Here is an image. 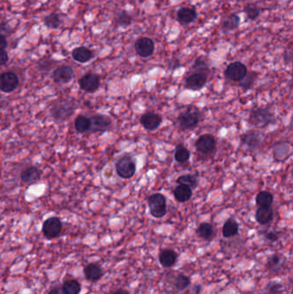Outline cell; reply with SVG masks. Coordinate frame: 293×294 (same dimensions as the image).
<instances>
[{"label": "cell", "mask_w": 293, "mask_h": 294, "mask_svg": "<svg viewBox=\"0 0 293 294\" xmlns=\"http://www.w3.org/2000/svg\"><path fill=\"white\" fill-rule=\"evenodd\" d=\"M282 288L283 287L279 283H271L266 287V294H279L282 292Z\"/></svg>", "instance_id": "obj_40"}, {"label": "cell", "mask_w": 293, "mask_h": 294, "mask_svg": "<svg viewBox=\"0 0 293 294\" xmlns=\"http://www.w3.org/2000/svg\"><path fill=\"white\" fill-rule=\"evenodd\" d=\"M177 258H178L177 253L170 248L163 249L159 253L160 264L165 268H169V267L174 266L175 263L177 262Z\"/></svg>", "instance_id": "obj_18"}, {"label": "cell", "mask_w": 293, "mask_h": 294, "mask_svg": "<svg viewBox=\"0 0 293 294\" xmlns=\"http://www.w3.org/2000/svg\"><path fill=\"white\" fill-rule=\"evenodd\" d=\"M80 88L84 92H93L99 88V77L94 73H87L79 80Z\"/></svg>", "instance_id": "obj_16"}, {"label": "cell", "mask_w": 293, "mask_h": 294, "mask_svg": "<svg viewBox=\"0 0 293 294\" xmlns=\"http://www.w3.org/2000/svg\"><path fill=\"white\" fill-rule=\"evenodd\" d=\"M244 12L247 15V18H249L250 20H255L260 14H261V10L258 6H256L255 4H247L245 7H244Z\"/></svg>", "instance_id": "obj_39"}, {"label": "cell", "mask_w": 293, "mask_h": 294, "mask_svg": "<svg viewBox=\"0 0 293 294\" xmlns=\"http://www.w3.org/2000/svg\"><path fill=\"white\" fill-rule=\"evenodd\" d=\"M195 149L200 154L208 156L213 154L217 148V142L215 138L211 134H202L195 141Z\"/></svg>", "instance_id": "obj_7"}, {"label": "cell", "mask_w": 293, "mask_h": 294, "mask_svg": "<svg viewBox=\"0 0 293 294\" xmlns=\"http://www.w3.org/2000/svg\"><path fill=\"white\" fill-rule=\"evenodd\" d=\"M241 140L244 145H246L247 148L249 149L255 150L259 149L260 147L262 145L263 137L261 133L255 132V131H250L241 136Z\"/></svg>", "instance_id": "obj_14"}, {"label": "cell", "mask_w": 293, "mask_h": 294, "mask_svg": "<svg viewBox=\"0 0 293 294\" xmlns=\"http://www.w3.org/2000/svg\"><path fill=\"white\" fill-rule=\"evenodd\" d=\"M240 24V16L236 13H231L230 15L225 16V19L222 21V30L225 33H228L230 31H234L236 28H238Z\"/></svg>", "instance_id": "obj_26"}, {"label": "cell", "mask_w": 293, "mask_h": 294, "mask_svg": "<svg viewBox=\"0 0 293 294\" xmlns=\"http://www.w3.org/2000/svg\"><path fill=\"white\" fill-rule=\"evenodd\" d=\"M74 125H75L76 130L78 133L84 134V133L90 132V129H91V120H90V117H87L85 115H78L75 119Z\"/></svg>", "instance_id": "obj_30"}, {"label": "cell", "mask_w": 293, "mask_h": 294, "mask_svg": "<svg viewBox=\"0 0 293 294\" xmlns=\"http://www.w3.org/2000/svg\"><path fill=\"white\" fill-rule=\"evenodd\" d=\"M274 213L271 206L259 207L255 213V219L262 226L269 224L274 219Z\"/></svg>", "instance_id": "obj_19"}, {"label": "cell", "mask_w": 293, "mask_h": 294, "mask_svg": "<svg viewBox=\"0 0 293 294\" xmlns=\"http://www.w3.org/2000/svg\"><path fill=\"white\" fill-rule=\"evenodd\" d=\"M283 263H284V258L280 255L274 254L268 258L266 268L269 269L272 273H278L280 267L283 266Z\"/></svg>", "instance_id": "obj_31"}, {"label": "cell", "mask_w": 293, "mask_h": 294, "mask_svg": "<svg viewBox=\"0 0 293 294\" xmlns=\"http://www.w3.org/2000/svg\"><path fill=\"white\" fill-rule=\"evenodd\" d=\"M73 60L79 63H86L90 62L93 58V53L91 49H89L86 46H78L73 50Z\"/></svg>", "instance_id": "obj_25"}, {"label": "cell", "mask_w": 293, "mask_h": 294, "mask_svg": "<svg viewBox=\"0 0 293 294\" xmlns=\"http://www.w3.org/2000/svg\"><path fill=\"white\" fill-rule=\"evenodd\" d=\"M176 183L179 184H184L190 187L193 190L194 188L198 187L199 177L197 175H192V174H186L179 176L176 179Z\"/></svg>", "instance_id": "obj_33"}, {"label": "cell", "mask_w": 293, "mask_h": 294, "mask_svg": "<svg viewBox=\"0 0 293 294\" xmlns=\"http://www.w3.org/2000/svg\"><path fill=\"white\" fill-rule=\"evenodd\" d=\"M247 73V66L240 62L231 63L225 72V77L234 82H240L246 76Z\"/></svg>", "instance_id": "obj_8"}, {"label": "cell", "mask_w": 293, "mask_h": 294, "mask_svg": "<svg viewBox=\"0 0 293 294\" xmlns=\"http://www.w3.org/2000/svg\"><path fill=\"white\" fill-rule=\"evenodd\" d=\"M134 49L140 57L148 58L154 53L155 44L151 38L141 37L134 43Z\"/></svg>", "instance_id": "obj_12"}, {"label": "cell", "mask_w": 293, "mask_h": 294, "mask_svg": "<svg viewBox=\"0 0 293 294\" xmlns=\"http://www.w3.org/2000/svg\"><path fill=\"white\" fill-rule=\"evenodd\" d=\"M141 125L148 131H154L159 127L163 123L161 115L154 112H146L139 119Z\"/></svg>", "instance_id": "obj_13"}, {"label": "cell", "mask_w": 293, "mask_h": 294, "mask_svg": "<svg viewBox=\"0 0 293 294\" xmlns=\"http://www.w3.org/2000/svg\"><path fill=\"white\" fill-rule=\"evenodd\" d=\"M194 290H195V294H199L200 290H201V287L200 286H196V287H194Z\"/></svg>", "instance_id": "obj_47"}, {"label": "cell", "mask_w": 293, "mask_h": 294, "mask_svg": "<svg viewBox=\"0 0 293 294\" xmlns=\"http://www.w3.org/2000/svg\"><path fill=\"white\" fill-rule=\"evenodd\" d=\"M191 153L183 144H178L175 150V160L180 164H184L190 158Z\"/></svg>", "instance_id": "obj_28"}, {"label": "cell", "mask_w": 293, "mask_h": 294, "mask_svg": "<svg viewBox=\"0 0 293 294\" xmlns=\"http://www.w3.org/2000/svg\"><path fill=\"white\" fill-rule=\"evenodd\" d=\"M275 122L273 111L269 108L258 107L253 108L247 119V123L252 126L262 129Z\"/></svg>", "instance_id": "obj_1"}, {"label": "cell", "mask_w": 293, "mask_h": 294, "mask_svg": "<svg viewBox=\"0 0 293 294\" xmlns=\"http://www.w3.org/2000/svg\"><path fill=\"white\" fill-rule=\"evenodd\" d=\"M197 17V12L192 8L183 7L177 12V20L182 24L193 23Z\"/></svg>", "instance_id": "obj_22"}, {"label": "cell", "mask_w": 293, "mask_h": 294, "mask_svg": "<svg viewBox=\"0 0 293 294\" xmlns=\"http://www.w3.org/2000/svg\"><path fill=\"white\" fill-rule=\"evenodd\" d=\"M84 276L92 282L98 281L103 275V269L98 264L90 263L85 266L84 269Z\"/></svg>", "instance_id": "obj_20"}, {"label": "cell", "mask_w": 293, "mask_h": 294, "mask_svg": "<svg viewBox=\"0 0 293 294\" xmlns=\"http://www.w3.org/2000/svg\"><path fill=\"white\" fill-rule=\"evenodd\" d=\"M292 154V147L287 143H278L277 145L274 146V157L275 160L283 161L286 160Z\"/></svg>", "instance_id": "obj_21"}, {"label": "cell", "mask_w": 293, "mask_h": 294, "mask_svg": "<svg viewBox=\"0 0 293 294\" xmlns=\"http://www.w3.org/2000/svg\"><path fill=\"white\" fill-rule=\"evenodd\" d=\"M61 231H62V223L60 220V218L56 217L47 218L42 226V233L44 237L47 239H53L57 237L61 234Z\"/></svg>", "instance_id": "obj_10"}, {"label": "cell", "mask_w": 293, "mask_h": 294, "mask_svg": "<svg viewBox=\"0 0 293 294\" xmlns=\"http://www.w3.org/2000/svg\"><path fill=\"white\" fill-rule=\"evenodd\" d=\"M8 46L7 39L4 35H0V50H4Z\"/></svg>", "instance_id": "obj_44"}, {"label": "cell", "mask_w": 293, "mask_h": 294, "mask_svg": "<svg viewBox=\"0 0 293 294\" xmlns=\"http://www.w3.org/2000/svg\"><path fill=\"white\" fill-rule=\"evenodd\" d=\"M73 69L69 65H62L53 71V81L58 84H66L73 79Z\"/></svg>", "instance_id": "obj_15"}, {"label": "cell", "mask_w": 293, "mask_h": 294, "mask_svg": "<svg viewBox=\"0 0 293 294\" xmlns=\"http://www.w3.org/2000/svg\"><path fill=\"white\" fill-rule=\"evenodd\" d=\"M61 290L63 294H79L81 285L77 279H69L63 284Z\"/></svg>", "instance_id": "obj_32"}, {"label": "cell", "mask_w": 293, "mask_h": 294, "mask_svg": "<svg viewBox=\"0 0 293 294\" xmlns=\"http://www.w3.org/2000/svg\"><path fill=\"white\" fill-rule=\"evenodd\" d=\"M255 202L259 207L271 206L274 202V195L268 191H261L255 197Z\"/></svg>", "instance_id": "obj_29"}, {"label": "cell", "mask_w": 293, "mask_h": 294, "mask_svg": "<svg viewBox=\"0 0 293 294\" xmlns=\"http://www.w3.org/2000/svg\"><path fill=\"white\" fill-rule=\"evenodd\" d=\"M196 233L199 237L206 241H211L214 236V229L213 225L210 223H201L196 231Z\"/></svg>", "instance_id": "obj_27"}, {"label": "cell", "mask_w": 293, "mask_h": 294, "mask_svg": "<svg viewBox=\"0 0 293 294\" xmlns=\"http://www.w3.org/2000/svg\"><path fill=\"white\" fill-rule=\"evenodd\" d=\"M238 232H239V224L234 218H228L225 222L222 228L223 237L225 238H231L236 236Z\"/></svg>", "instance_id": "obj_24"}, {"label": "cell", "mask_w": 293, "mask_h": 294, "mask_svg": "<svg viewBox=\"0 0 293 294\" xmlns=\"http://www.w3.org/2000/svg\"><path fill=\"white\" fill-rule=\"evenodd\" d=\"M113 294H130L129 292L125 289H119V290L115 291Z\"/></svg>", "instance_id": "obj_46"}, {"label": "cell", "mask_w": 293, "mask_h": 294, "mask_svg": "<svg viewBox=\"0 0 293 294\" xmlns=\"http://www.w3.org/2000/svg\"><path fill=\"white\" fill-rule=\"evenodd\" d=\"M19 84L18 77L12 72L0 74V91L5 93H10L15 91Z\"/></svg>", "instance_id": "obj_11"}, {"label": "cell", "mask_w": 293, "mask_h": 294, "mask_svg": "<svg viewBox=\"0 0 293 294\" xmlns=\"http://www.w3.org/2000/svg\"><path fill=\"white\" fill-rule=\"evenodd\" d=\"M209 76L210 74L208 73L193 72L185 78L184 87L194 92L200 91L205 87Z\"/></svg>", "instance_id": "obj_6"}, {"label": "cell", "mask_w": 293, "mask_h": 294, "mask_svg": "<svg viewBox=\"0 0 293 294\" xmlns=\"http://www.w3.org/2000/svg\"><path fill=\"white\" fill-rule=\"evenodd\" d=\"M200 119L201 113L198 108L190 106L178 115L177 122L183 130H193L198 126Z\"/></svg>", "instance_id": "obj_2"}, {"label": "cell", "mask_w": 293, "mask_h": 294, "mask_svg": "<svg viewBox=\"0 0 293 294\" xmlns=\"http://www.w3.org/2000/svg\"><path fill=\"white\" fill-rule=\"evenodd\" d=\"M75 105L72 100L63 99L59 101L51 108V115L55 121H65L73 115Z\"/></svg>", "instance_id": "obj_5"}, {"label": "cell", "mask_w": 293, "mask_h": 294, "mask_svg": "<svg viewBox=\"0 0 293 294\" xmlns=\"http://www.w3.org/2000/svg\"><path fill=\"white\" fill-rule=\"evenodd\" d=\"M173 193L175 200L182 203L188 201L193 195V190L184 184H179L177 187H175Z\"/></svg>", "instance_id": "obj_23"}, {"label": "cell", "mask_w": 293, "mask_h": 294, "mask_svg": "<svg viewBox=\"0 0 293 294\" xmlns=\"http://www.w3.org/2000/svg\"><path fill=\"white\" fill-rule=\"evenodd\" d=\"M9 61L7 52L5 50H0V66L4 65Z\"/></svg>", "instance_id": "obj_42"}, {"label": "cell", "mask_w": 293, "mask_h": 294, "mask_svg": "<svg viewBox=\"0 0 293 294\" xmlns=\"http://www.w3.org/2000/svg\"><path fill=\"white\" fill-rule=\"evenodd\" d=\"M190 279L186 275H183V274H179L177 275L174 279V282H173L174 287L179 291L185 290L186 288L190 286Z\"/></svg>", "instance_id": "obj_36"}, {"label": "cell", "mask_w": 293, "mask_h": 294, "mask_svg": "<svg viewBox=\"0 0 293 294\" xmlns=\"http://www.w3.org/2000/svg\"><path fill=\"white\" fill-rule=\"evenodd\" d=\"M256 77H257V73H254V72L247 73L246 76L244 77V78L240 81V86L244 89L251 88L253 84L255 83Z\"/></svg>", "instance_id": "obj_38"}, {"label": "cell", "mask_w": 293, "mask_h": 294, "mask_svg": "<svg viewBox=\"0 0 293 294\" xmlns=\"http://www.w3.org/2000/svg\"><path fill=\"white\" fill-rule=\"evenodd\" d=\"M92 133H104L109 130L112 126V120L105 115H95L90 117Z\"/></svg>", "instance_id": "obj_9"}, {"label": "cell", "mask_w": 293, "mask_h": 294, "mask_svg": "<svg viewBox=\"0 0 293 294\" xmlns=\"http://www.w3.org/2000/svg\"><path fill=\"white\" fill-rule=\"evenodd\" d=\"M43 23L48 29L55 30L60 27V25H61V17L58 13L53 12L49 15H46V17L43 19Z\"/></svg>", "instance_id": "obj_35"}, {"label": "cell", "mask_w": 293, "mask_h": 294, "mask_svg": "<svg viewBox=\"0 0 293 294\" xmlns=\"http://www.w3.org/2000/svg\"><path fill=\"white\" fill-rule=\"evenodd\" d=\"M115 170L120 177L123 179H130L135 175L137 167L133 157L128 154H125L116 162Z\"/></svg>", "instance_id": "obj_4"}, {"label": "cell", "mask_w": 293, "mask_h": 294, "mask_svg": "<svg viewBox=\"0 0 293 294\" xmlns=\"http://www.w3.org/2000/svg\"><path fill=\"white\" fill-rule=\"evenodd\" d=\"M148 206L150 214L156 218L164 217L167 214V200L165 195L161 193H156L149 196Z\"/></svg>", "instance_id": "obj_3"}, {"label": "cell", "mask_w": 293, "mask_h": 294, "mask_svg": "<svg viewBox=\"0 0 293 294\" xmlns=\"http://www.w3.org/2000/svg\"><path fill=\"white\" fill-rule=\"evenodd\" d=\"M12 33V28L10 27L6 23H0V35H4L7 37Z\"/></svg>", "instance_id": "obj_41"}, {"label": "cell", "mask_w": 293, "mask_h": 294, "mask_svg": "<svg viewBox=\"0 0 293 294\" xmlns=\"http://www.w3.org/2000/svg\"><path fill=\"white\" fill-rule=\"evenodd\" d=\"M20 178L24 184H35L41 178V171L35 166H30L21 172Z\"/></svg>", "instance_id": "obj_17"}, {"label": "cell", "mask_w": 293, "mask_h": 294, "mask_svg": "<svg viewBox=\"0 0 293 294\" xmlns=\"http://www.w3.org/2000/svg\"><path fill=\"white\" fill-rule=\"evenodd\" d=\"M192 72H201V73L211 74V69L209 65L204 57H199L195 60L194 65L192 66Z\"/></svg>", "instance_id": "obj_34"}, {"label": "cell", "mask_w": 293, "mask_h": 294, "mask_svg": "<svg viewBox=\"0 0 293 294\" xmlns=\"http://www.w3.org/2000/svg\"><path fill=\"white\" fill-rule=\"evenodd\" d=\"M116 23L118 24L119 26H122V27H127L131 25V23H133V16L130 15L128 12L126 11H122V12H119L117 15H116Z\"/></svg>", "instance_id": "obj_37"}, {"label": "cell", "mask_w": 293, "mask_h": 294, "mask_svg": "<svg viewBox=\"0 0 293 294\" xmlns=\"http://www.w3.org/2000/svg\"><path fill=\"white\" fill-rule=\"evenodd\" d=\"M265 237L270 242H276L278 239V234L275 232H268L265 234Z\"/></svg>", "instance_id": "obj_43"}, {"label": "cell", "mask_w": 293, "mask_h": 294, "mask_svg": "<svg viewBox=\"0 0 293 294\" xmlns=\"http://www.w3.org/2000/svg\"><path fill=\"white\" fill-rule=\"evenodd\" d=\"M48 294H63L61 288L59 287H53L51 290L49 291Z\"/></svg>", "instance_id": "obj_45"}]
</instances>
